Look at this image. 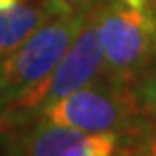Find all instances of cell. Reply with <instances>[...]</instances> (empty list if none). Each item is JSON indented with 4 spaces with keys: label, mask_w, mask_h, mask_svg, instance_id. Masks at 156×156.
Instances as JSON below:
<instances>
[{
    "label": "cell",
    "mask_w": 156,
    "mask_h": 156,
    "mask_svg": "<svg viewBox=\"0 0 156 156\" xmlns=\"http://www.w3.org/2000/svg\"><path fill=\"white\" fill-rule=\"evenodd\" d=\"M105 71L99 39V6L87 14L83 27L71 41L59 63L39 83L18 93L0 108V134L35 122L47 105L91 83Z\"/></svg>",
    "instance_id": "1"
},
{
    "label": "cell",
    "mask_w": 156,
    "mask_h": 156,
    "mask_svg": "<svg viewBox=\"0 0 156 156\" xmlns=\"http://www.w3.org/2000/svg\"><path fill=\"white\" fill-rule=\"evenodd\" d=\"M105 73L136 87L156 57L154 0H105L99 6Z\"/></svg>",
    "instance_id": "2"
},
{
    "label": "cell",
    "mask_w": 156,
    "mask_h": 156,
    "mask_svg": "<svg viewBox=\"0 0 156 156\" xmlns=\"http://www.w3.org/2000/svg\"><path fill=\"white\" fill-rule=\"evenodd\" d=\"M39 118L91 134H116L124 144L138 130L142 104L136 87L112 79L104 71L91 83L47 105Z\"/></svg>",
    "instance_id": "3"
},
{
    "label": "cell",
    "mask_w": 156,
    "mask_h": 156,
    "mask_svg": "<svg viewBox=\"0 0 156 156\" xmlns=\"http://www.w3.org/2000/svg\"><path fill=\"white\" fill-rule=\"evenodd\" d=\"M85 18L87 14L59 12L0 59V108L39 83L59 63Z\"/></svg>",
    "instance_id": "4"
},
{
    "label": "cell",
    "mask_w": 156,
    "mask_h": 156,
    "mask_svg": "<svg viewBox=\"0 0 156 156\" xmlns=\"http://www.w3.org/2000/svg\"><path fill=\"white\" fill-rule=\"evenodd\" d=\"M4 152L24 156H112L122 154V138L116 134H91L47 120L29 122L8 130Z\"/></svg>",
    "instance_id": "5"
},
{
    "label": "cell",
    "mask_w": 156,
    "mask_h": 156,
    "mask_svg": "<svg viewBox=\"0 0 156 156\" xmlns=\"http://www.w3.org/2000/svg\"><path fill=\"white\" fill-rule=\"evenodd\" d=\"M59 8L51 0L16 2L0 8V59L23 45L43 23L59 14Z\"/></svg>",
    "instance_id": "6"
},
{
    "label": "cell",
    "mask_w": 156,
    "mask_h": 156,
    "mask_svg": "<svg viewBox=\"0 0 156 156\" xmlns=\"http://www.w3.org/2000/svg\"><path fill=\"white\" fill-rule=\"evenodd\" d=\"M122 154L156 156V108H142L138 130L122 144Z\"/></svg>",
    "instance_id": "7"
},
{
    "label": "cell",
    "mask_w": 156,
    "mask_h": 156,
    "mask_svg": "<svg viewBox=\"0 0 156 156\" xmlns=\"http://www.w3.org/2000/svg\"><path fill=\"white\" fill-rule=\"evenodd\" d=\"M136 91H138L142 108H156V57L152 61L150 69L146 71L140 83L136 85Z\"/></svg>",
    "instance_id": "8"
},
{
    "label": "cell",
    "mask_w": 156,
    "mask_h": 156,
    "mask_svg": "<svg viewBox=\"0 0 156 156\" xmlns=\"http://www.w3.org/2000/svg\"><path fill=\"white\" fill-rule=\"evenodd\" d=\"M61 12L69 14H89L93 8H98L105 0H51Z\"/></svg>",
    "instance_id": "9"
},
{
    "label": "cell",
    "mask_w": 156,
    "mask_h": 156,
    "mask_svg": "<svg viewBox=\"0 0 156 156\" xmlns=\"http://www.w3.org/2000/svg\"><path fill=\"white\" fill-rule=\"evenodd\" d=\"M16 2H20V0H0V8H6V6H12V4H16Z\"/></svg>",
    "instance_id": "10"
}]
</instances>
